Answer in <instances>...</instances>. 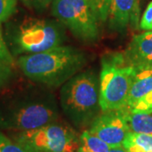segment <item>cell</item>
<instances>
[{"mask_svg": "<svg viewBox=\"0 0 152 152\" xmlns=\"http://www.w3.org/2000/svg\"><path fill=\"white\" fill-rule=\"evenodd\" d=\"M58 115L54 94L41 84L17 88L0 98L3 129L18 133L37 129L56 122Z\"/></svg>", "mask_w": 152, "mask_h": 152, "instance_id": "obj_1", "label": "cell"}, {"mask_svg": "<svg viewBox=\"0 0 152 152\" xmlns=\"http://www.w3.org/2000/svg\"><path fill=\"white\" fill-rule=\"evenodd\" d=\"M86 62V56L81 50L61 45L42 53L22 56L18 64L32 81L56 88L80 73Z\"/></svg>", "mask_w": 152, "mask_h": 152, "instance_id": "obj_2", "label": "cell"}, {"mask_svg": "<svg viewBox=\"0 0 152 152\" xmlns=\"http://www.w3.org/2000/svg\"><path fill=\"white\" fill-rule=\"evenodd\" d=\"M60 107L75 126L91 125L102 113L100 81L95 72H80L64 83L60 91Z\"/></svg>", "mask_w": 152, "mask_h": 152, "instance_id": "obj_3", "label": "cell"}, {"mask_svg": "<svg viewBox=\"0 0 152 152\" xmlns=\"http://www.w3.org/2000/svg\"><path fill=\"white\" fill-rule=\"evenodd\" d=\"M134 72V68L127 64L124 53H112L102 57L99 80L102 111L124 108Z\"/></svg>", "mask_w": 152, "mask_h": 152, "instance_id": "obj_4", "label": "cell"}, {"mask_svg": "<svg viewBox=\"0 0 152 152\" xmlns=\"http://www.w3.org/2000/svg\"><path fill=\"white\" fill-rule=\"evenodd\" d=\"M11 38L16 53L35 54L61 46L66 37L59 23L30 19L22 23Z\"/></svg>", "mask_w": 152, "mask_h": 152, "instance_id": "obj_5", "label": "cell"}, {"mask_svg": "<svg viewBox=\"0 0 152 152\" xmlns=\"http://www.w3.org/2000/svg\"><path fill=\"white\" fill-rule=\"evenodd\" d=\"M52 14L83 42H91L99 37L96 9L89 0H53Z\"/></svg>", "mask_w": 152, "mask_h": 152, "instance_id": "obj_6", "label": "cell"}, {"mask_svg": "<svg viewBox=\"0 0 152 152\" xmlns=\"http://www.w3.org/2000/svg\"><path fill=\"white\" fill-rule=\"evenodd\" d=\"M15 140L37 152H78L80 138L69 126L52 123L33 130L20 132Z\"/></svg>", "mask_w": 152, "mask_h": 152, "instance_id": "obj_7", "label": "cell"}, {"mask_svg": "<svg viewBox=\"0 0 152 152\" xmlns=\"http://www.w3.org/2000/svg\"><path fill=\"white\" fill-rule=\"evenodd\" d=\"M89 131L110 147L123 145L129 133L123 109L102 111L93 120Z\"/></svg>", "mask_w": 152, "mask_h": 152, "instance_id": "obj_8", "label": "cell"}, {"mask_svg": "<svg viewBox=\"0 0 152 152\" xmlns=\"http://www.w3.org/2000/svg\"><path fill=\"white\" fill-rule=\"evenodd\" d=\"M124 54L127 64L133 68L152 66L151 31L134 37Z\"/></svg>", "mask_w": 152, "mask_h": 152, "instance_id": "obj_9", "label": "cell"}, {"mask_svg": "<svg viewBox=\"0 0 152 152\" xmlns=\"http://www.w3.org/2000/svg\"><path fill=\"white\" fill-rule=\"evenodd\" d=\"M108 16L110 26L114 31H123L130 24L136 25L139 0H112Z\"/></svg>", "mask_w": 152, "mask_h": 152, "instance_id": "obj_10", "label": "cell"}, {"mask_svg": "<svg viewBox=\"0 0 152 152\" xmlns=\"http://www.w3.org/2000/svg\"><path fill=\"white\" fill-rule=\"evenodd\" d=\"M134 76L124 110L129 111L136 102L152 90V66L134 68Z\"/></svg>", "mask_w": 152, "mask_h": 152, "instance_id": "obj_11", "label": "cell"}, {"mask_svg": "<svg viewBox=\"0 0 152 152\" xmlns=\"http://www.w3.org/2000/svg\"><path fill=\"white\" fill-rule=\"evenodd\" d=\"M124 112L129 132L152 135V113H133L127 110Z\"/></svg>", "mask_w": 152, "mask_h": 152, "instance_id": "obj_12", "label": "cell"}, {"mask_svg": "<svg viewBox=\"0 0 152 152\" xmlns=\"http://www.w3.org/2000/svg\"><path fill=\"white\" fill-rule=\"evenodd\" d=\"M123 146L128 152H152V135L129 132Z\"/></svg>", "mask_w": 152, "mask_h": 152, "instance_id": "obj_13", "label": "cell"}, {"mask_svg": "<svg viewBox=\"0 0 152 152\" xmlns=\"http://www.w3.org/2000/svg\"><path fill=\"white\" fill-rule=\"evenodd\" d=\"M110 148L103 140L92 134L89 130H86L80 137L78 152H109Z\"/></svg>", "mask_w": 152, "mask_h": 152, "instance_id": "obj_14", "label": "cell"}, {"mask_svg": "<svg viewBox=\"0 0 152 152\" xmlns=\"http://www.w3.org/2000/svg\"><path fill=\"white\" fill-rule=\"evenodd\" d=\"M0 152H37L25 146L15 140L12 141L4 134L0 133Z\"/></svg>", "mask_w": 152, "mask_h": 152, "instance_id": "obj_15", "label": "cell"}, {"mask_svg": "<svg viewBox=\"0 0 152 152\" xmlns=\"http://www.w3.org/2000/svg\"><path fill=\"white\" fill-rule=\"evenodd\" d=\"M129 111L133 113H152V90L140 99Z\"/></svg>", "mask_w": 152, "mask_h": 152, "instance_id": "obj_16", "label": "cell"}, {"mask_svg": "<svg viewBox=\"0 0 152 152\" xmlns=\"http://www.w3.org/2000/svg\"><path fill=\"white\" fill-rule=\"evenodd\" d=\"M17 0H0V24L15 12Z\"/></svg>", "mask_w": 152, "mask_h": 152, "instance_id": "obj_17", "label": "cell"}, {"mask_svg": "<svg viewBox=\"0 0 152 152\" xmlns=\"http://www.w3.org/2000/svg\"><path fill=\"white\" fill-rule=\"evenodd\" d=\"M13 75L11 64L0 60V89L10 81Z\"/></svg>", "mask_w": 152, "mask_h": 152, "instance_id": "obj_18", "label": "cell"}, {"mask_svg": "<svg viewBox=\"0 0 152 152\" xmlns=\"http://www.w3.org/2000/svg\"><path fill=\"white\" fill-rule=\"evenodd\" d=\"M111 1L112 0H94L93 4L96 9L101 20H105L108 16Z\"/></svg>", "mask_w": 152, "mask_h": 152, "instance_id": "obj_19", "label": "cell"}, {"mask_svg": "<svg viewBox=\"0 0 152 152\" xmlns=\"http://www.w3.org/2000/svg\"><path fill=\"white\" fill-rule=\"evenodd\" d=\"M140 28L145 31H152V2H151V4L148 5L142 16Z\"/></svg>", "mask_w": 152, "mask_h": 152, "instance_id": "obj_20", "label": "cell"}, {"mask_svg": "<svg viewBox=\"0 0 152 152\" xmlns=\"http://www.w3.org/2000/svg\"><path fill=\"white\" fill-rule=\"evenodd\" d=\"M0 60L10 63L11 64L14 62L13 57H12L9 48H7V45H6L4 38H3L1 29H0Z\"/></svg>", "mask_w": 152, "mask_h": 152, "instance_id": "obj_21", "label": "cell"}, {"mask_svg": "<svg viewBox=\"0 0 152 152\" xmlns=\"http://www.w3.org/2000/svg\"><path fill=\"white\" fill-rule=\"evenodd\" d=\"M53 0H33V8L42 10L48 8Z\"/></svg>", "mask_w": 152, "mask_h": 152, "instance_id": "obj_22", "label": "cell"}, {"mask_svg": "<svg viewBox=\"0 0 152 152\" xmlns=\"http://www.w3.org/2000/svg\"><path fill=\"white\" fill-rule=\"evenodd\" d=\"M109 152H128V151L125 150V148L123 146V145H119V146L111 147Z\"/></svg>", "mask_w": 152, "mask_h": 152, "instance_id": "obj_23", "label": "cell"}, {"mask_svg": "<svg viewBox=\"0 0 152 152\" xmlns=\"http://www.w3.org/2000/svg\"><path fill=\"white\" fill-rule=\"evenodd\" d=\"M23 4H25L27 7L33 8V0H21Z\"/></svg>", "mask_w": 152, "mask_h": 152, "instance_id": "obj_24", "label": "cell"}, {"mask_svg": "<svg viewBox=\"0 0 152 152\" xmlns=\"http://www.w3.org/2000/svg\"><path fill=\"white\" fill-rule=\"evenodd\" d=\"M89 1H91V2H92V3L94 2V0H89Z\"/></svg>", "mask_w": 152, "mask_h": 152, "instance_id": "obj_25", "label": "cell"}]
</instances>
